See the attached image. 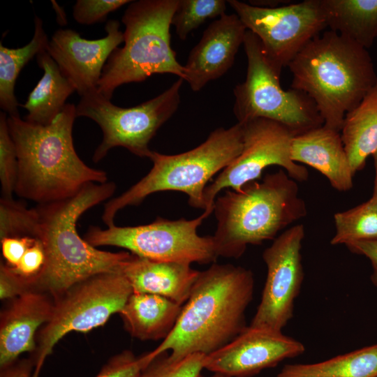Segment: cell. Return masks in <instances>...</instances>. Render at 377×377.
<instances>
[{
    "label": "cell",
    "mask_w": 377,
    "mask_h": 377,
    "mask_svg": "<svg viewBox=\"0 0 377 377\" xmlns=\"http://www.w3.org/2000/svg\"><path fill=\"white\" fill-rule=\"evenodd\" d=\"M251 270L231 264H212L200 271L171 333L152 351L154 360L168 350L173 360L193 353L211 354L246 327V310L252 300Z\"/></svg>",
    "instance_id": "6da1fadb"
},
{
    "label": "cell",
    "mask_w": 377,
    "mask_h": 377,
    "mask_svg": "<svg viewBox=\"0 0 377 377\" xmlns=\"http://www.w3.org/2000/svg\"><path fill=\"white\" fill-rule=\"evenodd\" d=\"M76 106L68 103L49 125L7 117L18 159L15 193L38 205L71 198L85 186L108 182L105 171L85 164L73 140Z\"/></svg>",
    "instance_id": "7a4b0ae2"
},
{
    "label": "cell",
    "mask_w": 377,
    "mask_h": 377,
    "mask_svg": "<svg viewBox=\"0 0 377 377\" xmlns=\"http://www.w3.org/2000/svg\"><path fill=\"white\" fill-rule=\"evenodd\" d=\"M115 190L112 182L91 183L71 198L36 207L40 224L38 239L46 260L40 274L30 283L32 291L45 293L55 298L91 276L121 272L131 253L99 250L82 238L77 230L79 218L111 198Z\"/></svg>",
    "instance_id": "3957f363"
},
{
    "label": "cell",
    "mask_w": 377,
    "mask_h": 377,
    "mask_svg": "<svg viewBox=\"0 0 377 377\" xmlns=\"http://www.w3.org/2000/svg\"><path fill=\"white\" fill-rule=\"evenodd\" d=\"M288 66L291 89L306 94L324 126L339 132L346 113L377 84L367 49L331 30L311 40Z\"/></svg>",
    "instance_id": "277c9868"
},
{
    "label": "cell",
    "mask_w": 377,
    "mask_h": 377,
    "mask_svg": "<svg viewBox=\"0 0 377 377\" xmlns=\"http://www.w3.org/2000/svg\"><path fill=\"white\" fill-rule=\"evenodd\" d=\"M214 212L217 225L212 237L218 257L238 258L248 245L274 240L307 210L297 182L280 170L238 191H226L215 199Z\"/></svg>",
    "instance_id": "5b68a950"
},
{
    "label": "cell",
    "mask_w": 377,
    "mask_h": 377,
    "mask_svg": "<svg viewBox=\"0 0 377 377\" xmlns=\"http://www.w3.org/2000/svg\"><path fill=\"white\" fill-rule=\"evenodd\" d=\"M243 149V127L240 123L228 128L212 131L198 147L174 155L155 151L149 158L150 171L136 184L104 206L102 220L107 227L114 224L117 212L138 205L149 195L175 191L185 193L188 204L204 209V192L212 178L231 164Z\"/></svg>",
    "instance_id": "8992f818"
},
{
    "label": "cell",
    "mask_w": 377,
    "mask_h": 377,
    "mask_svg": "<svg viewBox=\"0 0 377 377\" xmlns=\"http://www.w3.org/2000/svg\"><path fill=\"white\" fill-rule=\"evenodd\" d=\"M178 0L132 1L121 22L124 45L109 57L97 90L111 99L119 87L140 82L154 74L184 80V67L171 46L170 27Z\"/></svg>",
    "instance_id": "52a82bcc"
},
{
    "label": "cell",
    "mask_w": 377,
    "mask_h": 377,
    "mask_svg": "<svg viewBox=\"0 0 377 377\" xmlns=\"http://www.w3.org/2000/svg\"><path fill=\"white\" fill-rule=\"evenodd\" d=\"M243 45L246 76L233 89V112L238 123L267 119L283 124L296 135L324 125L315 103L306 94L282 88V69L268 57L253 33L246 31Z\"/></svg>",
    "instance_id": "ba28073f"
},
{
    "label": "cell",
    "mask_w": 377,
    "mask_h": 377,
    "mask_svg": "<svg viewBox=\"0 0 377 377\" xmlns=\"http://www.w3.org/2000/svg\"><path fill=\"white\" fill-rule=\"evenodd\" d=\"M132 293L121 272L103 273L77 283L53 298L52 316L36 337L32 377H39L46 358L63 337L103 325L112 315L121 311Z\"/></svg>",
    "instance_id": "9c48e42d"
},
{
    "label": "cell",
    "mask_w": 377,
    "mask_h": 377,
    "mask_svg": "<svg viewBox=\"0 0 377 377\" xmlns=\"http://www.w3.org/2000/svg\"><path fill=\"white\" fill-rule=\"evenodd\" d=\"M184 81L178 78L161 94L131 108L114 105L97 89L81 96L76 105L77 117L93 120L103 133L93 161L99 162L117 147H122L139 157L149 158L152 153L149 147L151 140L178 109Z\"/></svg>",
    "instance_id": "30bf717a"
},
{
    "label": "cell",
    "mask_w": 377,
    "mask_h": 377,
    "mask_svg": "<svg viewBox=\"0 0 377 377\" xmlns=\"http://www.w3.org/2000/svg\"><path fill=\"white\" fill-rule=\"evenodd\" d=\"M209 215L204 212L191 220L158 217L151 223L137 226H91L84 238L94 247L123 248L152 260L208 264L218 258L213 237L200 236L197 230Z\"/></svg>",
    "instance_id": "8fae6325"
},
{
    "label": "cell",
    "mask_w": 377,
    "mask_h": 377,
    "mask_svg": "<svg viewBox=\"0 0 377 377\" xmlns=\"http://www.w3.org/2000/svg\"><path fill=\"white\" fill-rule=\"evenodd\" d=\"M241 124V123H240ZM243 149L239 156L209 184L204 192V212L212 213L216 197L224 188L238 191L246 183L256 181L271 165L285 169L296 182L308 179L309 172L290 156L291 143L296 135L283 124L259 118L242 124Z\"/></svg>",
    "instance_id": "7c38bea8"
},
{
    "label": "cell",
    "mask_w": 377,
    "mask_h": 377,
    "mask_svg": "<svg viewBox=\"0 0 377 377\" xmlns=\"http://www.w3.org/2000/svg\"><path fill=\"white\" fill-rule=\"evenodd\" d=\"M227 1L246 29L258 38L268 57L281 69L327 27L321 0L279 7Z\"/></svg>",
    "instance_id": "4fadbf2b"
},
{
    "label": "cell",
    "mask_w": 377,
    "mask_h": 377,
    "mask_svg": "<svg viewBox=\"0 0 377 377\" xmlns=\"http://www.w3.org/2000/svg\"><path fill=\"white\" fill-rule=\"evenodd\" d=\"M304 228L297 224L276 237L265 249L267 277L250 326L281 331L293 316L304 279L301 249Z\"/></svg>",
    "instance_id": "5bb4252c"
},
{
    "label": "cell",
    "mask_w": 377,
    "mask_h": 377,
    "mask_svg": "<svg viewBox=\"0 0 377 377\" xmlns=\"http://www.w3.org/2000/svg\"><path fill=\"white\" fill-rule=\"evenodd\" d=\"M304 350L301 342L281 331L249 325L227 345L206 355L204 369L228 377H250Z\"/></svg>",
    "instance_id": "9a60e30c"
},
{
    "label": "cell",
    "mask_w": 377,
    "mask_h": 377,
    "mask_svg": "<svg viewBox=\"0 0 377 377\" xmlns=\"http://www.w3.org/2000/svg\"><path fill=\"white\" fill-rule=\"evenodd\" d=\"M105 30V36L88 40L73 29H59L49 40L46 51L80 97L97 89L109 57L124 42L119 21L109 20Z\"/></svg>",
    "instance_id": "2e32d148"
},
{
    "label": "cell",
    "mask_w": 377,
    "mask_h": 377,
    "mask_svg": "<svg viewBox=\"0 0 377 377\" xmlns=\"http://www.w3.org/2000/svg\"><path fill=\"white\" fill-rule=\"evenodd\" d=\"M247 29L235 14H224L204 31L192 48L184 67V81L192 91H200L232 66Z\"/></svg>",
    "instance_id": "e0dca14e"
},
{
    "label": "cell",
    "mask_w": 377,
    "mask_h": 377,
    "mask_svg": "<svg viewBox=\"0 0 377 377\" xmlns=\"http://www.w3.org/2000/svg\"><path fill=\"white\" fill-rule=\"evenodd\" d=\"M47 293L30 291L10 301L1 313L0 368L36 349V331L50 318L54 300Z\"/></svg>",
    "instance_id": "ac0fdd59"
},
{
    "label": "cell",
    "mask_w": 377,
    "mask_h": 377,
    "mask_svg": "<svg viewBox=\"0 0 377 377\" xmlns=\"http://www.w3.org/2000/svg\"><path fill=\"white\" fill-rule=\"evenodd\" d=\"M294 162L306 164L323 175L339 191L353 188V173L341 133L324 125L295 135L291 143Z\"/></svg>",
    "instance_id": "d6986e66"
},
{
    "label": "cell",
    "mask_w": 377,
    "mask_h": 377,
    "mask_svg": "<svg viewBox=\"0 0 377 377\" xmlns=\"http://www.w3.org/2000/svg\"><path fill=\"white\" fill-rule=\"evenodd\" d=\"M121 273L133 293L158 295L184 305L200 271L193 269L188 263L156 261L131 253Z\"/></svg>",
    "instance_id": "ffe728a7"
},
{
    "label": "cell",
    "mask_w": 377,
    "mask_h": 377,
    "mask_svg": "<svg viewBox=\"0 0 377 377\" xmlns=\"http://www.w3.org/2000/svg\"><path fill=\"white\" fill-rule=\"evenodd\" d=\"M182 306L161 295L133 293L119 313L131 337L164 340L174 329Z\"/></svg>",
    "instance_id": "44dd1931"
},
{
    "label": "cell",
    "mask_w": 377,
    "mask_h": 377,
    "mask_svg": "<svg viewBox=\"0 0 377 377\" xmlns=\"http://www.w3.org/2000/svg\"><path fill=\"white\" fill-rule=\"evenodd\" d=\"M36 60L43 75L21 106L28 112L26 121L47 126L62 112L75 89L46 50L40 52Z\"/></svg>",
    "instance_id": "7402d4cb"
},
{
    "label": "cell",
    "mask_w": 377,
    "mask_h": 377,
    "mask_svg": "<svg viewBox=\"0 0 377 377\" xmlns=\"http://www.w3.org/2000/svg\"><path fill=\"white\" fill-rule=\"evenodd\" d=\"M340 133L355 175L377 150V84L346 113Z\"/></svg>",
    "instance_id": "603a6c76"
},
{
    "label": "cell",
    "mask_w": 377,
    "mask_h": 377,
    "mask_svg": "<svg viewBox=\"0 0 377 377\" xmlns=\"http://www.w3.org/2000/svg\"><path fill=\"white\" fill-rule=\"evenodd\" d=\"M327 27L363 47L377 38V0H321Z\"/></svg>",
    "instance_id": "cb8c5ba5"
},
{
    "label": "cell",
    "mask_w": 377,
    "mask_h": 377,
    "mask_svg": "<svg viewBox=\"0 0 377 377\" xmlns=\"http://www.w3.org/2000/svg\"><path fill=\"white\" fill-rule=\"evenodd\" d=\"M48 43L43 20L36 15L34 35L27 45L10 48L0 43V106L8 116L20 115L15 86L20 71L33 57L46 50Z\"/></svg>",
    "instance_id": "d4e9b609"
},
{
    "label": "cell",
    "mask_w": 377,
    "mask_h": 377,
    "mask_svg": "<svg viewBox=\"0 0 377 377\" xmlns=\"http://www.w3.org/2000/svg\"><path fill=\"white\" fill-rule=\"evenodd\" d=\"M276 377H377V344L323 362L286 364Z\"/></svg>",
    "instance_id": "484cf974"
},
{
    "label": "cell",
    "mask_w": 377,
    "mask_h": 377,
    "mask_svg": "<svg viewBox=\"0 0 377 377\" xmlns=\"http://www.w3.org/2000/svg\"><path fill=\"white\" fill-rule=\"evenodd\" d=\"M336 233L332 245L377 239V199L369 200L334 215Z\"/></svg>",
    "instance_id": "4316f807"
},
{
    "label": "cell",
    "mask_w": 377,
    "mask_h": 377,
    "mask_svg": "<svg viewBox=\"0 0 377 377\" xmlns=\"http://www.w3.org/2000/svg\"><path fill=\"white\" fill-rule=\"evenodd\" d=\"M224 0H178L172 25L179 39L184 40L207 20L226 14Z\"/></svg>",
    "instance_id": "83f0119b"
},
{
    "label": "cell",
    "mask_w": 377,
    "mask_h": 377,
    "mask_svg": "<svg viewBox=\"0 0 377 377\" xmlns=\"http://www.w3.org/2000/svg\"><path fill=\"white\" fill-rule=\"evenodd\" d=\"M40 231L37 209L27 208L13 198L0 200V239L30 236L38 238Z\"/></svg>",
    "instance_id": "f1b7e54d"
},
{
    "label": "cell",
    "mask_w": 377,
    "mask_h": 377,
    "mask_svg": "<svg viewBox=\"0 0 377 377\" xmlns=\"http://www.w3.org/2000/svg\"><path fill=\"white\" fill-rule=\"evenodd\" d=\"M8 114H0V181L3 198H13L17 175L18 159L15 143L9 133Z\"/></svg>",
    "instance_id": "f546056e"
},
{
    "label": "cell",
    "mask_w": 377,
    "mask_h": 377,
    "mask_svg": "<svg viewBox=\"0 0 377 377\" xmlns=\"http://www.w3.org/2000/svg\"><path fill=\"white\" fill-rule=\"evenodd\" d=\"M205 356L198 353L177 360L169 356L157 357L140 377H199L204 369Z\"/></svg>",
    "instance_id": "4dcf8cb0"
},
{
    "label": "cell",
    "mask_w": 377,
    "mask_h": 377,
    "mask_svg": "<svg viewBox=\"0 0 377 377\" xmlns=\"http://www.w3.org/2000/svg\"><path fill=\"white\" fill-rule=\"evenodd\" d=\"M154 360L149 353L137 357L124 350L112 357L96 377H140Z\"/></svg>",
    "instance_id": "1f68e13d"
},
{
    "label": "cell",
    "mask_w": 377,
    "mask_h": 377,
    "mask_svg": "<svg viewBox=\"0 0 377 377\" xmlns=\"http://www.w3.org/2000/svg\"><path fill=\"white\" fill-rule=\"evenodd\" d=\"M131 0H77L73 8V17L79 24L91 25L104 22L107 16Z\"/></svg>",
    "instance_id": "d6a6232c"
},
{
    "label": "cell",
    "mask_w": 377,
    "mask_h": 377,
    "mask_svg": "<svg viewBox=\"0 0 377 377\" xmlns=\"http://www.w3.org/2000/svg\"><path fill=\"white\" fill-rule=\"evenodd\" d=\"M45 260L43 245L37 238L27 249L18 265L14 268H10L17 275L24 279L30 288V283L42 272Z\"/></svg>",
    "instance_id": "836d02e7"
},
{
    "label": "cell",
    "mask_w": 377,
    "mask_h": 377,
    "mask_svg": "<svg viewBox=\"0 0 377 377\" xmlns=\"http://www.w3.org/2000/svg\"><path fill=\"white\" fill-rule=\"evenodd\" d=\"M30 291L31 290L27 282L1 262L0 266L1 300H10Z\"/></svg>",
    "instance_id": "e575fe53"
},
{
    "label": "cell",
    "mask_w": 377,
    "mask_h": 377,
    "mask_svg": "<svg viewBox=\"0 0 377 377\" xmlns=\"http://www.w3.org/2000/svg\"><path fill=\"white\" fill-rule=\"evenodd\" d=\"M36 239L30 236L0 239L1 253L6 262L4 264L11 268L15 267L27 249Z\"/></svg>",
    "instance_id": "d590c367"
},
{
    "label": "cell",
    "mask_w": 377,
    "mask_h": 377,
    "mask_svg": "<svg viewBox=\"0 0 377 377\" xmlns=\"http://www.w3.org/2000/svg\"><path fill=\"white\" fill-rule=\"evenodd\" d=\"M34 370L33 358L17 360L13 364L1 369L0 377H32Z\"/></svg>",
    "instance_id": "8d00e7d4"
},
{
    "label": "cell",
    "mask_w": 377,
    "mask_h": 377,
    "mask_svg": "<svg viewBox=\"0 0 377 377\" xmlns=\"http://www.w3.org/2000/svg\"><path fill=\"white\" fill-rule=\"evenodd\" d=\"M353 253L363 255L377 265V239L358 241L346 245Z\"/></svg>",
    "instance_id": "74e56055"
},
{
    "label": "cell",
    "mask_w": 377,
    "mask_h": 377,
    "mask_svg": "<svg viewBox=\"0 0 377 377\" xmlns=\"http://www.w3.org/2000/svg\"><path fill=\"white\" fill-rule=\"evenodd\" d=\"M372 156H373L374 161L376 175H375V179H374V184L373 195L371 197L377 199V150L374 152V154Z\"/></svg>",
    "instance_id": "f35d334b"
},
{
    "label": "cell",
    "mask_w": 377,
    "mask_h": 377,
    "mask_svg": "<svg viewBox=\"0 0 377 377\" xmlns=\"http://www.w3.org/2000/svg\"><path fill=\"white\" fill-rule=\"evenodd\" d=\"M372 269H373V271L371 275V280L373 284L377 287V265L372 264Z\"/></svg>",
    "instance_id": "ab89813d"
},
{
    "label": "cell",
    "mask_w": 377,
    "mask_h": 377,
    "mask_svg": "<svg viewBox=\"0 0 377 377\" xmlns=\"http://www.w3.org/2000/svg\"><path fill=\"white\" fill-rule=\"evenodd\" d=\"M199 377H228V376L221 374H218V373H214V374L210 376H203L200 375Z\"/></svg>",
    "instance_id": "60d3db41"
}]
</instances>
